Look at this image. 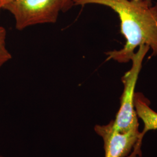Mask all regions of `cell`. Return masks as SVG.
<instances>
[{
    "mask_svg": "<svg viewBox=\"0 0 157 157\" xmlns=\"http://www.w3.org/2000/svg\"><path fill=\"white\" fill-rule=\"evenodd\" d=\"M150 50L147 45H140L131 60L130 69L122 78L124 90L120 99V107L115 119L111 121L112 128L115 130L126 132L130 129L139 128V118L134 104L135 89L143 62Z\"/></svg>",
    "mask_w": 157,
    "mask_h": 157,
    "instance_id": "7a4b0ae2",
    "label": "cell"
},
{
    "mask_svg": "<svg viewBox=\"0 0 157 157\" xmlns=\"http://www.w3.org/2000/svg\"><path fill=\"white\" fill-rule=\"evenodd\" d=\"M62 8L63 0H12L2 10L11 13L15 28L22 31L34 25L55 23Z\"/></svg>",
    "mask_w": 157,
    "mask_h": 157,
    "instance_id": "3957f363",
    "label": "cell"
},
{
    "mask_svg": "<svg viewBox=\"0 0 157 157\" xmlns=\"http://www.w3.org/2000/svg\"><path fill=\"white\" fill-rule=\"evenodd\" d=\"M6 30L0 26V69L12 58L11 52L6 47Z\"/></svg>",
    "mask_w": 157,
    "mask_h": 157,
    "instance_id": "8992f818",
    "label": "cell"
},
{
    "mask_svg": "<svg viewBox=\"0 0 157 157\" xmlns=\"http://www.w3.org/2000/svg\"><path fill=\"white\" fill-rule=\"evenodd\" d=\"M94 131L104 141V157H127L132 151L138 140L139 128L126 132H119L112 128V123L96 124Z\"/></svg>",
    "mask_w": 157,
    "mask_h": 157,
    "instance_id": "277c9868",
    "label": "cell"
},
{
    "mask_svg": "<svg viewBox=\"0 0 157 157\" xmlns=\"http://www.w3.org/2000/svg\"><path fill=\"white\" fill-rule=\"evenodd\" d=\"M134 104L137 117L143 121L144 128L140 132L133 151L127 157H141L143 137L148 132L157 130V112L150 107L149 100L140 92H135Z\"/></svg>",
    "mask_w": 157,
    "mask_h": 157,
    "instance_id": "5b68a950",
    "label": "cell"
},
{
    "mask_svg": "<svg viewBox=\"0 0 157 157\" xmlns=\"http://www.w3.org/2000/svg\"><path fill=\"white\" fill-rule=\"evenodd\" d=\"M11 1L12 0H0V13L2 10L3 7L6 6V4L11 2Z\"/></svg>",
    "mask_w": 157,
    "mask_h": 157,
    "instance_id": "ba28073f",
    "label": "cell"
},
{
    "mask_svg": "<svg viewBox=\"0 0 157 157\" xmlns=\"http://www.w3.org/2000/svg\"><path fill=\"white\" fill-rule=\"evenodd\" d=\"M73 6V0H63L62 12L67 11Z\"/></svg>",
    "mask_w": 157,
    "mask_h": 157,
    "instance_id": "52a82bcc",
    "label": "cell"
},
{
    "mask_svg": "<svg viewBox=\"0 0 157 157\" xmlns=\"http://www.w3.org/2000/svg\"><path fill=\"white\" fill-rule=\"evenodd\" d=\"M0 157H4L2 155H0Z\"/></svg>",
    "mask_w": 157,
    "mask_h": 157,
    "instance_id": "9c48e42d",
    "label": "cell"
},
{
    "mask_svg": "<svg viewBox=\"0 0 157 157\" xmlns=\"http://www.w3.org/2000/svg\"><path fill=\"white\" fill-rule=\"evenodd\" d=\"M73 4L105 6L118 14L126 43L119 50L106 52L107 61L128 63L141 45H148L151 56H157V2L154 4L151 0H73Z\"/></svg>",
    "mask_w": 157,
    "mask_h": 157,
    "instance_id": "6da1fadb",
    "label": "cell"
}]
</instances>
